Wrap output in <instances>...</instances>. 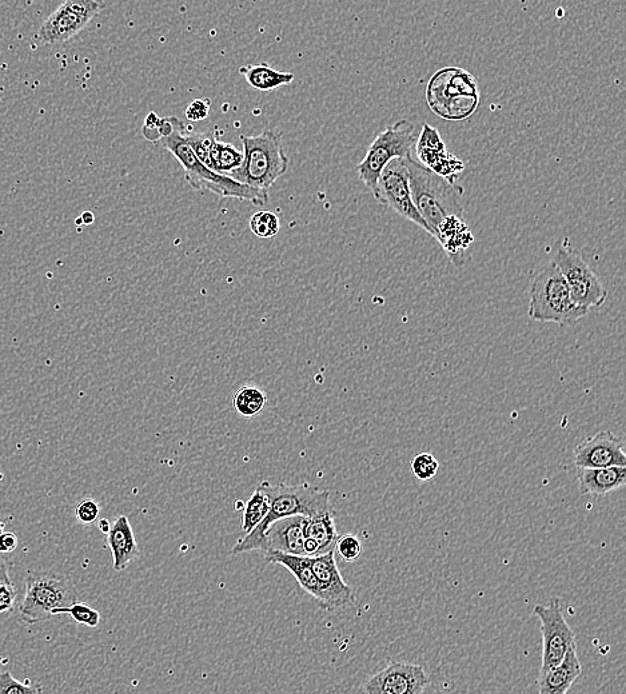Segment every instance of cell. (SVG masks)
<instances>
[{
  "instance_id": "1",
  "label": "cell",
  "mask_w": 626,
  "mask_h": 694,
  "mask_svg": "<svg viewBox=\"0 0 626 694\" xmlns=\"http://www.w3.org/2000/svg\"><path fill=\"white\" fill-rule=\"evenodd\" d=\"M143 135L147 141L163 147L179 162L185 171L186 182L195 191H207L219 198H233L249 202L253 206L263 207L269 202L267 191L253 189L242 185L234 179L215 173L203 165L195 155L187 131L181 119L177 117H158L155 113L147 115Z\"/></svg>"
},
{
  "instance_id": "2",
  "label": "cell",
  "mask_w": 626,
  "mask_h": 694,
  "mask_svg": "<svg viewBox=\"0 0 626 694\" xmlns=\"http://www.w3.org/2000/svg\"><path fill=\"white\" fill-rule=\"evenodd\" d=\"M258 486L269 498V512L261 524L255 526L249 534L237 542V545L231 550V554L234 556L254 552V550H261L262 552L263 536H265L266 529L269 528L271 522L279 520V518L295 516V514L311 517L333 510L328 490L309 485H275L269 481H263Z\"/></svg>"
},
{
  "instance_id": "3",
  "label": "cell",
  "mask_w": 626,
  "mask_h": 694,
  "mask_svg": "<svg viewBox=\"0 0 626 694\" xmlns=\"http://www.w3.org/2000/svg\"><path fill=\"white\" fill-rule=\"evenodd\" d=\"M243 162L227 177L242 185L269 191L289 170V157L282 145V133L266 129L259 135H241Z\"/></svg>"
},
{
  "instance_id": "4",
  "label": "cell",
  "mask_w": 626,
  "mask_h": 694,
  "mask_svg": "<svg viewBox=\"0 0 626 694\" xmlns=\"http://www.w3.org/2000/svg\"><path fill=\"white\" fill-rule=\"evenodd\" d=\"M426 103L445 121H465L476 113L481 89L472 73L461 67H445L430 78L425 91Z\"/></svg>"
},
{
  "instance_id": "5",
  "label": "cell",
  "mask_w": 626,
  "mask_h": 694,
  "mask_svg": "<svg viewBox=\"0 0 626 694\" xmlns=\"http://www.w3.org/2000/svg\"><path fill=\"white\" fill-rule=\"evenodd\" d=\"M406 165L414 205L432 230V237L436 238L438 226L445 218L453 215L464 218V207L460 202L464 189L450 185L445 178L413 161V158L406 159Z\"/></svg>"
},
{
  "instance_id": "6",
  "label": "cell",
  "mask_w": 626,
  "mask_h": 694,
  "mask_svg": "<svg viewBox=\"0 0 626 694\" xmlns=\"http://www.w3.org/2000/svg\"><path fill=\"white\" fill-rule=\"evenodd\" d=\"M588 313L573 301L564 275L552 261L538 271L530 285L528 315L532 321L570 325Z\"/></svg>"
},
{
  "instance_id": "7",
  "label": "cell",
  "mask_w": 626,
  "mask_h": 694,
  "mask_svg": "<svg viewBox=\"0 0 626 694\" xmlns=\"http://www.w3.org/2000/svg\"><path fill=\"white\" fill-rule=\"evenodd\" d=\"M78 598L77 586L66 574L33 573L27 577L25 598L19 612L26 624H38L53 617L54 609L73 605Z\"/></svg>"
},
{
  "instance_id": "8",
  "label": "cell",
  "mask_w": 626,
  "mask_h": 694,
  "mask_svg": "<svg viewBox=\"0 0 626 694\" xmlns=\"http://www.w3.org/2000/svg\"><path fill=\"white\" fill-rule=\"evenodd\" d=\"M418 138V129L409 119H401L386 127L374 138L368 153L357 166L358 177L374 193L378 177L393 159L412 158V151Z\"/></svg>"
},
{
  "instance_id": "9",
  "label": "cell",
  "mask_w": 626,
  "mask_h": 694,
  "mask_svg": "<svg viewBox=\"0 0 626 694\" xmlns=\"http://www.w3.org/2000/svg\"><path fill=\"white\" fill-rule=\"evenodd\" d=\"M552 262L568 283L573 301L585 309H600L608 297L604 285L582 255L564 239L553 255Z\"/></svg>"
},
{
  "instance_id": "10",
  "label": "cell",
  "mask_w": 626,
  "mask_h": 694,
  "mask_svg": "<svg viewBox=\"0 0 626 694\" xmlns=\"http://www.w3.org/2000/svg\"><path fill=\"white\" fill-rule=\"evenodd\" d=\"M103 9L105 5L101 0H62L61 6L43 22L35 38L41 45H62L85 30Z\"/></svg>"
},
{
  "instance_id": "11",
  "label": "cell",
  "mask_w": 626,
  "mask_h": 694,
  "mask_svg": "<svg viewBox=\"0 0 626 694\" xmlns=\"http://www.w3.org/2000/svg\"><path fill=\"white\" fill-rule=\"evenodd\" d=\"M409 159V158H408ZM373 197L382 205L389 206L390 209L396 211L401 217L413 222L414 225L420 226L421 229L428 231L432 235V230L429 229L428 223L418 213L416 205L410 191L409 170L406 165V159H393L382 170L378 177L376 190Z\"/></svg>"
},
{
  "instance_id": "12",
  "label": "cell",
  "mask_w": 626,
  "mask_h": 694,
  "mask_svg": "<svg viewBox=\"0 0 626 694\" xmlns=\"http://www.w3.org/2000/svg\"><path fill=\"white\" fill-rule=\"evenodd\" d=\"M533 616L541 622L542 640H544L541 676L560 664L569 646L576 644V636L562 613L560 598H553L549 605L534 606Z\"/></svg>"
},
{
  "instance_id": "13",
  "label": "cell",
  "mask_w": 626,
  "mask_h": 694,
  "mask_svg": "<svg viewBox=\"0 0 626 694\" xmlns=\"http://www.w3.org/2000/svg\"><path fill=\"white\" fill-rule=\"evenodd\" d=\"M430 685L420 665L393 662L365 682L362 692L369 694H420Z\"/></svg>"
},
{
  "instance_id": "14",
  "label": "cell",
  "mask_w": 626,
  "mask_h": 694,
  "mask_svg": "<svg viewBox=\"0 0 626 694\" xmlns=\"http://www.w3.org/2000/svg\"><path fill=\"white\" fill-rule=\"evenodd\" d=\"M414 149L422 166L445 178L450 185H457L458 175L465 170L464 162L450 153L441 134L434 127L428 123L422 126Z\"/></svg>"
},
{
  "instance_id": "15",
  "label": "cell",
  "mask_w": 626,
  "mask_h": 694,
  "mask_svg": "<svg viewBox=\"0 0 626 694\" xmlns=\"http://www.w3.org/2000/svg\"><path fill=\"white\" fill-rule=\"evenodd\" d=\"M336 550L310 557L313 572L320 586V604L326 609H338L352 604L353 590L341 576L336 561Z\"/></svg>"
},
{
  "instance_id": "16",
  "label": "cell",
  "mask_w": 626,
  "mask_h": 694,
  "mask_svg": "<svg viewBox=\"0 0 626 694\" xmlns=\"http://www.w3.org/2000/svg\"><path fill=\"white\" fill-rule=\"evenodd\" d=\"M574 465L577 468L625 466L624 444L609 430H602L574 449Z\"/></svg>"
},
{
  "instance_id": "17",
  "label": "cell",
  "mask_w": 626,
  "mask_h": 694,
  "mask_svg": "<svg viewBox=\"0 0 626 694\" xmlns=\"http://www.w3.org/2000/svg\"><path fill=\"white\" fill-rule=\"evenodd\" d=\"M306 517L301 514L279 518L271 522L263 536V553L281 552L294 554V556H306L303 544H305Z\"/></svg>"
},
{
  "instance_id": "18",
  "label": "cell",
  "mask_w": 626,
  "mask_h": 694,
  "mask_svg": "<svg viewBox=\"0 0 626 694\" xmlns=\"http://www.w3.org/2000/svg\"><path fill=\"white\" fill-rule=\"evenodd\" d=\"M106 541L111 554H113L114 570L117 572H123L141 556L133 528H131L129 518L126 516H119L111 522L109 533L106 534Z\"/></svg>"
},
{
  "instance_id": "19",
  "label": "cell",
  "mask_w": 626,
  "mask_h": 694,
  "mask_svg": "<svg viewBox=\"0 0 626 694\" xmlns=\"http://www.w3.org/2000/svg\"><path fill=\"white\" fill-rule=\"evenodd\" d=\"M578 488L584 496L602 497L624 488L626 484L625 466H606V468H578Z\"/></svg>"
},
{
  "instance_id": "20",
  "label": "cell",
  "mask_w": 626,
  "mask_h": 694,
  "mask_svg": "<svg viewBox=\"0 0 626 694\" xmlns=\"http://www.w3.org/2000/svg\"><path fill=\"white\" fill-rule=\"evenodd\" d=\"M582 673L580 658L577 656V646H569L560 664L538 677V693L565 694Z\"/></svg>"
},
{
  "instance_id": "21",
  "label": "cell",
  "mask_w": 626,
  "mask_h": 694,
  "mask_svg": "<svg viewBox=\"0 0 626 694\" xmlns=\"http://www.w3.org/2000/svg\"><path fill=\"white\" fill-rule=\"evenodd\" d=\"M436 239L449 258L452 259L454 265H464L466 262L465 251L474 242L472 231L464 222V218L456 217V215L445 218L438 226Z\"/></svg>"
},
{
  "instance_id": "22",
  "label": "cell",
  "mask_w": 626,
  "mask_h": 694,
  "mask_svg": "<svg viewBox=\"0 0 626 694\" xmlns=\"http://www.w3.org/2000/svg\"><path fill=\"white\" fill-rule=\"evenodd\" d=\"M266 561L271 564L285 566L287 570L295 577L298 584L311 597L320 601L321 593L318 586L316 574L313 572V566L309 556H294V554H286L281 552H266Z\"/></svg>"
},
{
  "instance_id": "23",
  "label": "cell",
  "mask_w": 626,
  "mask_h": 694,
  "mask_svg": "<svg viewBox=\"0 0 626 694\" xmlns=\"http://www.w3.org/2000/svg\"><path fill=\"white\" fill-rule=\"evenodd\" d=\"M239 73L251 89L262 91V93H269L294 82V74L275 70L269 63L242 66L239 67Z\"/></svg>"
},
{
  "instance_id": "24",
  "label": "cell",
  "mask_w": 626,
  "mask_h": 694,
  "mask_svg": "<svg viewBox=\"0 0 626 694\" xmlns=\"http://www.w3.org/2000/svg\"><path fill=\"white\" fill-rule=\"evenodd\" d=\"M305 538L316 542L318 556L328 553L336 548L338 533L336 522H334V512L316 514V516L306 517Z\"/></svg>"
},
{
  "instance_id": "25",
  "label": "cell",
  "mask_w": 626,
  "mask_h": 694,
  "mask_svg": "<svg viewBox=\"0 0 626 694\" xmlns=\"http://www.w3.org/2000/svg\"><path fill=\"white\" fill-rule=\"evenodd\" d=\"M209 169L215 173L229 175L231 171L238 169L243 162V153L231 143L214 139L209 154Z\"/></svg>"
},
{
  "instance_id": "26",
  "label": "cell",
  "mask_w": 626,
  "mask_h": 694,
  "mask_svg": "<svg viewBox=\"0 0 626 694\" xmlns=\"http://www.w3.org/2000/svg\"><path fill=\"white\" fill-rule=\"evenodd\" d=\"M233 404L239 416L250 420L262 413L266 405V394L257 386L245 385L234 394Z\"/></svg>"
},
{
  "instance_id": "27",
  "label": "cell",
  "mask_w": 626,
  "mask_h": 694,
  "mask_svg": "<svg viewBox=\"0 0 626 694\" xmlns=\"http://www.w3.org/2000/svg\"><path fill=\"white\" fill-rule=\"evenodd\" d=\"M270 509L269 498L259 486L254 490L242 509V530L249 534L258 524H261Z\"/></svg>"
},
{
  "instance_id": "28",
  "label": "cell",
  "mask_w": 626,
  "mask_h": 694,
  "mask_svg": "<svg viewBox=\"0 0 626 694\" xmlns=\"http://www.w3.org/2000/svg\"><path fill=\"white\" fill-rule=\"evenodd\" d=\"M250 230L261 239L274 238L281 230L278 215L269 210H261L250 219Z\"/></svg>"
},
{
  "instance_id": "29",
  "label": "cell",
  "mask_w": 626,
  "mask_h": 694,
  "mask_svg": "<svg viewBox=\"0 0 626 694\" xmlns=\"http://www.w3.org/2000/svg\"><path fill=\"white\" fill-rule=\"evenodd\" d=\"M58 614H70L77 624L86 625L89 628H97L99 622H101V613L98 610L79 601L74 602L73 605L66 606V608L54 609L53 616H58Z\"/></svg>"
},
{
  "instance_id": "30",
  "label": "cell",
  "mask_w": 626,
  "mask_h": 694,
  "mask_svg": "<svg viewBox=\"0 0 626 694\" xmlns=\"http://www.w3.org/2000/svg\"><path fill=\"white\" fill-rule=\"evenodd\" d=\"M410 469H412V473L417 480L426 482L433 480L437 476L440 464H438L436 457L432 456V454L421 453L410 462Z\"/></svg>"
},
{
  "instance_id": "31",
  "label": "cell",
  "mask_w": 626,
  "mask_h": 694,
  "mask_svg": "<svg viewBox=\"0 0 626 694\" xmlns=\"http://www.w3.org/2000/svg\"><path fill=\"white\" fill-rule=\"evenodd\" d=\"M334 550L340 554L342 560L354 562L361 557L362 544L360 538L354 536V534H344V536L337 538Z\"/></svg>"
},
{
  "instance_id": "32",
  "label": "cell",
  "mask_w": 626,
  "mask_h": 694,
  "mask_svg": "<svg viewBox=\"0 0 626 694\" xmlns=\"http://www.w3.org/2000/svg\"><path fill=\"white\" fill-rule=\"evenodd\" d=\"M41 692V688H35V686L27 684V682L15 680L13 674H11L10 672L0 673V694H34Z\"/></svg>"
},
{
  "instance_id": "33",
  "label": "cell",
  "mask_w": 626,
  "mask_h": 694,
  "mask_svg": "<svg viewBox=\"0 0 626 694\" xmlns=\"http://www.w3.org/2000/svg\"><path fill=\"white\" fill-rule=\"evenodd\" d=\"M101 514V506L93 498H85L75 506V517L83 525H93Z\"/></svg>"
},
{
  "instance_id": "34",
  "label": "cell",
  "mask_w": 626,
  "mask_h": 694,
  "mask_svg": "<svg viewBox=\"0 0 626 694\" xmlns=\"http://www.w3.org/2000/svg\"><path fill=\"white\" fill-rule=\"evenodd\" d=\"M211 103L209 99H195L185 110V117L190 122L205 121L210 114Z\"/></svg>"
},
{
  "instance_id": "35",
  "label": "cell",
  "mask_w": 626,
  "mask_h": 694,
  "mask_svg": "<svg viewBox=\"0 0 626 694\" xmlns=\"http://www.w3.org/2000/svg\"><path fill=\"white\" fill-rule=\"evenodd\" d=\"M17 602V590H15L13 582L0 584V614L11 612Z\"/></svg>"
},
{
  "instance_id": "36",
  "label": "cell",
  "mask_w": 626,
  "mask_h": 694,
  "mask_svg": "<svg viewBox=\"0 0 626 694\" xmlns=\"http://www.w3.org/2000/svg\"><path fill=\"white\" fill-rule=\"evenodd\" d=\"M18 537L15 533L3 532L0 534V554L13 553L18 548Z\"/></svg>"
},
{
  "instance_id": "37",
  "label": "cell",
  "mask_w": 626,
  "mask_h": 694,
  "mask_svg": "<svg viewBox=\"0 0 626 694\" xmlns=\"http://www.w3.org/2000/svg\"><path fill=\"white\" fill-rule=\"evenodd\" d=\"M0 582H6V584H10L11 582L9 564H7L3 557H0Z\"/></svg>"
},
{
  "instance_id": "38",
  "label": "cell",
  "mask_w": 626,
  "mask_h": 694,
  "mask_svg": "<svg viewBox=\"0 0 626 694\" xmlns=\"http://www.w3.org/2000/svg\"><path fill=\"white\" fill-rule=\"evenodd\" d=\"M111 528V522L107 520V518H102V520H99L98 522V529L101 530L103 534L109 533V530Z\"/></svg>"
},
{
  "instance_id": "39",
  "label": "cell",
  "mask_w": 626,
  "mask_h": 694,
  "mask_svg": "<svg viewBox=\"0 0 626 694\" xmlns=\"http://www.w3.org/2000/svg\"><path fill=\"white\" fill-rule=\"evenodd\" d=\"M3 532H5V524H3L2 521H0V534H2Z\"/></svg>"
},
{
  "instance_id": "40",
  "label": "cell",
  "mask_w": 626,
  "mask_h": 694,
  "mask_svg": "<svg viewBox=\"0 0 626 694\" xmlns=\"http://www.w3.org/2000/svg\"><path fill=\"white\" fill-rule=\"evenodd\" d=\"M3 477H5V476H3L2 470H0V481L3 480Z\"/></svg>"
},
{
  "instance_id": "41",
  "label": "cell",
  "mask_w": 626,
  "mask_h": 694,
  "mask_svg": "<svg viewBox=\"0 0 626 694\" xmlns=\"http://www.w3.org/2000/svg\"><path fill=\"white\" fill-rule=\"evenodd\" d=\"M0 584H2V582H0Z\"/></svg>"
}]
</instances>
